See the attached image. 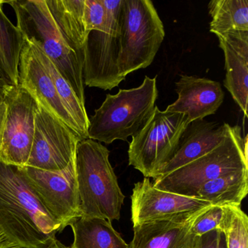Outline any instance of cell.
Returning a JSON list of instances; mask_svg holds the SVG:
<instances>
[{"label": "cell", "mask_w": 248, "mask_h": 248, "mask_svg": "<svg viewBox=\"0 0 248 248\" xmlns=\"http://www.w3.org/2000/svg\"><path fill=\"white\" fill-rule=\"evenodd\" d=\"M63 229L30 185L23 168L0 159V235L18 248H45Z\"/></svg>", "instance_id": "cell-1"}, {"label": "cell", "mask_w": 248, "mask_h": 248, "mask_svg": "<svg viewBox=\"0 0 248 248\" xmlns=\"http://www.w3.org/2000/svg\"><path fill=\"white\" fill-rule=\"evenodd\" d=\"M16 16L17 25L56 65L62 76L85 104L83 52L78 51L55 21L46 0L9 1Z\"/></svg>", "instance_id": "cell-2"}, {"label": "cell", "mask_w": 248, "mask_h": 248, "mask_svg": "<svg viewBox=\"0 0 248 248\" xmlns=\"http://www.w3.org/2000/svg\"><path fill=\"white\" fill-rule=\"evenodd\" d=\"M109 151L96 140H81L75 155L81 217L112 223L120 219L124 197L109 162Z\"/></svg>", "instance_id": "cell-3"}, {"label": "cell", "mask_w": 248, "mask_h": 248, "mask_svg": "<svg viewBox=\"0 0 248 248\" xmlns=\"http://www.w3.org/2000/svg\"><path fill=\"white\" fill-rule=\"evenodd\" d=\"M156 77H145L137 88L107 94L105 101L89 118L88 139L111 144L127 140L146 124L156 107Z\"/></svg>", "instance_id": "cell-4"}, {"label": "cell", "mask_w": 248, "mask_h": 248, "mask_svg": "<svg viewBox=\"0 0 248 248\" xmlns=\"http://www.w3.org/2000/svg\"><path fill=\"white\" fill-rule=\"evenodd\" d=\"M248 170V136L239 126H231L226 139L199 159L154 179L157 189L194 198L200 187L225 174Z\"/></svg>", "instance_id": "cell-5"}, {"label": "cell", "mask_w": 248, "mask_h": 248, "mask_svg": "<svg viewBox=\"0 0 248 248\" xmlns=\"http://www.w3.org/2000/svg\"><path fill=\"white\" fill-rule=\"evenodd\" d=\"M165 32L150 0H123L120 18L118 67L123 79L150 66Z\"/></svg>", "instance_id": "cell-6"}, {"label": "cell", "mask_w": 248, "mask_h": 248, "mask_svg": "<svg viewBox=\"0 0 248 248\" xmlns=\"http://www.w3.org/2000/svg\"><path fill=\"white\" fill-rule=\"evenodd\" d=\"M188 124L186 114L160 111L156 106L146 124L132 137L129 165L140 171L144 178H156L175 152Z\"/></svg>", "instance_id": "cell-7"}, {"label": "cell", "mask_w": 248, "mask_h": 248, "mask_svg": "<svg viewBox=\"0 0 248 248\" xmlns=\"http://www.w3.org/2000/svg\"><path fill=\"white\" fill-rule=\"evenodd\" d=\"M107 10L103 31H92L87 37L83 63L84 84L91 88L111 91L123 80L118 67L120 18L122 2L102 0Z\"/></svg>", "instance_id": "cell-8"}, {"label": "cell", "mask_w": 248, "mask_h": 248, "mask_svg": "<svg viewBox=\"0 0 248 248\" xmlns=\"http://www.w3.org/2000/svg\"><path fill=\"white\" fill-rule=\"evenodd\" d=\"M3 96L7 109L0 138V159L23 168L27 166L32 146L38 104L20 85L10 86Z\"/></svg>", "instance_id": "cell-9"}, {"label": "cell", "mask_w": 248, "mask_h": 248, "mask_svg": "<svg viewBox=\"0 0 248 248\" xmlns=\"http://www.w3.org/2000/svg\"><path fill=\"white\" fill-rule=\"evenodd\" d=\"M211 206L202 200L157 189L149 178H144L133 189L131 220L133 226L155 221L191 220Z\"/></svg>", "instance_id": "cell-10"}, {"label": "cell", "mask_w": 248, "mask_h": 248, "mask_svg": "<svg viewBox=\"0 0 248 248\" xmlns=\"http://www.w3.org/2000/svg\"><path fill=\"white\" fill-rule=\"evenodd\" d=\"M79 141L76 133L38 105L27 166L50 172L63 170L75 159Z\"/></svg>", "instance_id": "cell-11"}, {"label": "cell", "mask_w": 248, "mask_h": 248, "mask_svg": "<svg viewBox=\"0 0 248 248\" xmlns=\"http://www.w3.org/2000/svg\"><path fill=\"white\" fill-rule=\"evenodd\" d=\"M23 169L45 207L62 223L63 229L81 217L75 158L66 169L59 172L28 166Z\"/></svg>", "instance_id": "cell-12"}, {"label": "cell", "mask_w": 248, "mask_h": 248, "mask_svg": "<svg viewBox=\"0 0 248 248\" xmlns=\"http://www.w3.org/2000/svg\"><path fill=\"white\" fill-rule=\"evenodd\" d=\"M25 40L20 56L19 85L30 93L38 105L67 126L80 139L78 126L62 104L50 73L39 58L35 46L31 40Z\"/></svg>", "instance_id": "cell-13"}, {"label": "cell", "mask_w": 248, "mask_h": 248, "mask_svg": "<svg viewBox=\"0 0 248 248\" xmlns=\"http://www.w3.org/2000/svg\"><path fill=\"white\" fill-rule=\"evenodd\" d=\"M230 127L227 123L220 124L204 120L190 123L181 135L173 155L159 170L156 178L168 175L211 152L226 139Z\"/></svg>", "instance_id": "cell-14"}, {"label": "cell", "mask_w": 248, "mask_h": 248, "mask_svg": "<svg viewBox=\"0 0 248 248\" xmlns=\"http://www.w3.org/2000/svg\"><path fill=\"white\" fill-rule=\"evenodd\" d=\"M175 86L178 99L165 111L186 114L189 123L215 114L224 100L220 84L207 78L182 75Z\"/></svg>", "instance_id": "cell-15"}, {"label": "cell", "mask_w": 248, "mask_h": 248, "mask_svg": "<svg viewBox=\"0 0 248 248\" xmlns=\"http://www.w3.org/2000/svg\"><path fill=\"white\" fill-rule=\"evenodd\" d=\"M216 36L224 54L225 88L248 118V31H233Z\"/></svg>", "instance_id": "cell-16"}, {"label": "cell", "mask_w": 248, "mask_h": 248, "mask_svg": "<svg viewBox=\"0 0 248 248\" xmlns=\"http://www.w3.org/2000/svg\"><path fill=\"white\" fill-rule=\"evenodd\" d=\"M197 217L133 226V239L128 248H194L196 236L191 229Z\"/></svg>", "instance_id": "cell-17"}, {"label": "cell", "mask_w": 248, "mask_h": 248, "mask_svg": "<svg viewBox=\"0 0 248 248\" xmlns=\"http://www.w3.org/2000/svg\"><path fill=\"white\" fill-rule=\"evenodd\" d=\"M0 0V79L10 86L19 85V62L26 43L25 37L16 26L8 19Z\"/></svg>", "instance_id": "cell-18"}, {"label": "cell", "mask_w": 248, "mask_h": 248, "mask_svg": "<svg viewBox=\"0 0 248 248\" xmlns=\"http://www.w3.org/2000/svg\"><path fill=\"white\" fill-rule=\"evenodd\" d=\"M74 234L70 248H128L108 220L79 217L69 223Z\"/></svg>", "instance_id": "cell-19"}, {"label": "cell", "mask_w": 248, "mask_h": 248, "mask_svg": "<svg viewBox=\"0 0 248 248\" xmlns=\"http://www.w3.org/2000/svg\"><path fill=\"white\" fill-rule=\"evenodd\" d=\"M248 192V170L225 174L205 183L194 198L215 206H240Z\"/></svg>", "instance_id": "cell-20"}, {"label": "cell", "mask_w": 248, "mask_h": 248, "mask_svg": "<svg viewBox=\"0 0 248 248\" xmlns=\"http://www.w3.org/2000/svg\"><path fill=\"white\" fill-rule=\"evenodd\" d=\"M62 32L78 51L85 53L88 34L84 24L85 0H46Z\"/></svg>", "instance_id": "cell-21"}, {"label": "cell", "mask_w": 248, "mask_h": 248, "mask_svg": "<svg viewBox=\"0 0 248 248\" xmlns=\"http://www.w3.org/2000/svg\"><path fill=\"white\" fill-rule=\"evenodd\" d=\"M210 31L216 35L248 31V0H213L208 4Z\"/></svg>", "instance_id": "cell-22"}, {"label": "cell", "mask_w": 248, "mask_h": 248, "mask_svg": "<svg viewBox=\"0 0 248 248\" xmlns=\"http://www.w3.org/2000/svg\"><path fill=\"white\" fill-rule=\"evenodd\" d=\"M222 230L226 233L228 248H248V217L240 206L227 205Z\"/></svg>", "instance_id": "cell-23"}, {"label": "cell", "mask_w": 248, "mask_h": 248, "mask_svg": "<svg viewBox=\"0 0 248 248\" xmlns=\"http://www.w3.org/2000/svg\"><path fill=\"white\" fill-rule=\"evenodd\" d=\"M227 213V205H212L200 215L191 226V232L200 236L215 229H222Z\"/></svg>", "instance_id": "cell-24"}, {"label": "cell", "mask_w": 248, "mask_h": 248, "mask_svg": "<svg viewBox=\"0 0 248 248\" xmlns=\"http://www.w3.org/2000/svg\"><path fill=\"white\" fill-rule=\"evenodd\" d=\"M107 16V10L102 0H85L84 24L88 34L92 31H104Z\"/></svg>", "instance_id": "cell-25"}, {"label": "cell", "mask_w": 248, "mask_h": 248, "mask_svg": "<svg viewBox=\"0 0 248 248\" xmlns=\"http://www.w3.org/2000/svg\"><path fill=\"white\" fill-rule=\"evenodd\" d=\"M194 248H228L226 233L217 229L196 236Z\"/></svg>", "instance_id": "cell-26"}, {"label": "cell", "mask_w": 248, "mask_h": 248, "mask_svg": "<svg viewBox=\"0 0 248 248\" xmlns=\"http://www.w3.org/2000/svg\"><path fill=\"white\" fill-rule=\"evenodd\" d=\"M7 106L4 99L3 95L0 94V138L2 135V128H3L4 122H5V114H6Z\"/></svg>", "instance_id": "cell-27"}, {"label": "cell", "mask_w": 248, "mask_h": 248, "mask_svg": "<svg viewBox=\"0 0 248 248\" xmlns=\"http://www.w3.org/2000/svg\"><path fill=\"white\" fill-rule=\"evenodd\" d=\"M45 248H70V247L65 246L63 244H62L60 241L58 240L56 238L48 246Z\"/></svg>", "instance_id": "cell-28"}, {"label": "cell", "mask_w": 248, "mask_h": 248, "mask_svg": "<svg viewBox=\"0 0 248 248\" xmlns=\"http://www.w3.org/2000/svg\"><path fill=\"white\" fill-rule=\"evenodd\" d=\"M10 88V85H7L6 83L3 82L2 79H0V94L3 95L5 93L8 88Z\"/></svg>", "instance_id": "cell-29"}]
</instances>
